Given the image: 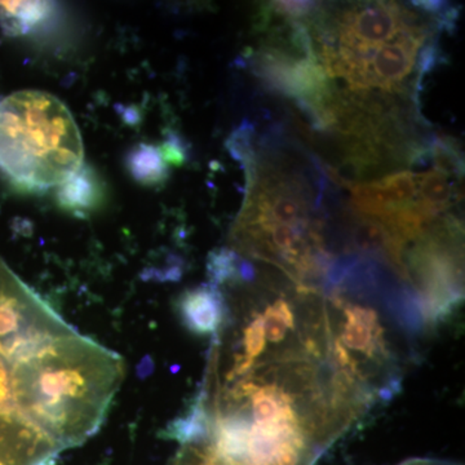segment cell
I'll return each instance as SVG.
<instances>
[{
    "label": "cell",
    "mask_w": 465,
    "mask_h": 465,
    "mask_svg": "<svg viewBox=\"0 0 465 465\" xmlns=\"http://www.w3.org/2000/svg\"><path fill=\"white\" fill-rule=\"evenodd\" d=\"M399 465H463L459 463H454V461L449 460H440V459H430V458H414L409 459V460L403 461Z\"/></svg>",
    "instance_id": "obj_8"
},
{
    "label": "cell",
    "mask_w": 465,
    "mask_h": 465,
    "mask_svg": "<svg viewBox=\"0 0 465 465\" xmlns=\"http://www.w3.org/2000/svg\"><path fill=\"white\" fill-rule=\"evenodd\" d=\"M104 194L103 182L96 171L84 164L81 170L61 183L57 198L64 210L75 215H85L96 210L104 201Z\"/></svg>",
    "instance_id": "obj_4"
},
{
    "label": "cell",
    "mask_w": 465,
    "mask_h": 465,
    "mask_svg": "<svg viewBox=\"0 0 465 465\" xmlns=\"http://www.w3.org/2000/svg\"><path fill=\"white\" fill-rule=\"evenodd\" d=\"M64 449L17 409H0V465H51Z\"/></svg>",
    "instance_id": "obj_2"
},
{
    "label": "cell",
    "mask_w": 465,
    "mask_h": 465,
    "mask_svg": "<svg viewBox=\"0 0 465 465\" xmlns=\"http://www.w3.org/2000/svg\"><path fill=\"white\" fill-rule=\"evenodd\" d=\"M430 155L432 158L436 171L446 176H458L463 174V159L457 143L450 137H434L430 145Z\"/></svg>",
    "instance_id": "obj_7"
},
{
    "label": "cell",
    "mask_w": 465,
    "mask_h": 465,
    "mask_svg": "<svg viewBox=\"0 0 465 465\" xmlns=\"http://www.w3.org/2000/svg\"><path fill=\"white\" fill-rule=\"evenodd\" d=\"M0 11L11 32L26 33L45 21L51 7L42 2H0Z\"/></svg>",
    "instance_id": "obj_6"
},
{
    "label": "cell",
    "mask_w": 465,
    "mask_h": 465,
    "mask_svg": "<svg viewBox=\"0 0 465 465\" xmlns=\"http://www.w3.org/2000/svg\"><path fill=\"white\" fill-rule=\"evenodd\" d=\"M128 168L137 182L149 185L164 182L167 177L166 161L161 149L145 143L137 146L128 155Z\"/></svg>",
    "instance_id": "obj_5"
},
{
    "label": "cell",
    "mask_w": 465,
    "mask_h": 465,
    "mask_svg": "<svg viewBox=\"0 0 465 465\" xmlns=\"http://www.w3.org/2000/svg\"><path fill=\"white\" fill-rule=\"evenodd\" d=\"M72 113L48 92H16L0 101V170L24 191L61 185L84 166Z\"/></svg>",
    "instance_id": "obj_1"
},
{
    "label": "cell",
    "mask_w": 465,
    "mask_h": 465,
    "mask_svg": "<svg viewBox=\"0 0 465 465\" xmlns=\"http://www.w3.org/2000/svg\"><path fill=\"white\" fill-rule=\"evenodd\" d=\"M177 308L189 331L201 336L215 335L224 320L225 299L219 287L208 282L185 291Z\"/></svg>",
    "instance_id": "obj_3"
}]
</instances>
